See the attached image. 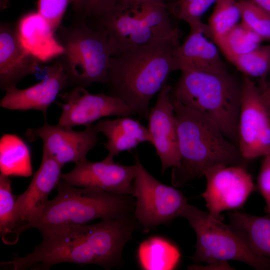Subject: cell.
I'll list each match as a JSON object with an SVG mask.
<instances>
[{"label":"cell","mask_w":270,"mask_h":270,"mask_svg":"<svg viewBox=\"0 0 270 270\" xmlns=\"http://www.w3.org/2000/svg\"><path fill=\"white\" fill-rule=\"evenodd\" d=\"M132 233L123 218L58 230L42 234V242L32 252L2 264L14 270H48L61 262L94 264L110 269L120 262L122 249Z\"/></svg>","instance_id":"6da1fadb"},{"label":"cell","mask_w":270,"mask_h":270,"mask_svg":"<svg viewBox=\"0 0 270 270\" xmlns=\"http://www.w3.org/2000/svg\"><path fill=\"white\" fill-rule=\"evenodd\" d=\"M180 34L112 56L108 70L110 95L126 102L148 120L150 102L175 71L174 52Z\"/></svg>","instance_id":"7a4b0ae2"},{"label":"cell","mask_w":270,"mask_h":270,"mask_svg":"<svg viewBox=\"0 0 270 270\" xmlns=\"http://www.w3.org/2000/svg\"><path fill=\"white\" fill-rule=\"evenodd\" d=\"M176 119L179 164L172 168V183L180 187L204 176L218 165H244L238 146L212 122L172 98ZM245 166V165H244Z\"/></svg>","instance_id":"3957f363"},{"label":"cell","mask_w":270,"mask_h":270,"mask_svg":"<svg viewBox=\"0 0 270 270\" xmlns=\"http://www.w3.org/2000/svg\"><path fill=\"white\" fill-rule=\"evenodd\" d=\"M58 194L48 202L34 220L18 228V237L34 228L42 234L68 227L87 224L97 218H119L134 212L135 200L130 195L118 194L92 188L71 186L62 178L56 188Z\"/></svg>","instance_id":"277c9868"},{"label":"cell","mask_w":270,"mask_h":270,"mask_svg":"<svg viewBox=\"0 0 270 270\" xmlns=\"http://www.w3.org/2000/svg\"><path fill=\"white\" fill-rule=\"evenodd\" d=\"M171 96L214 124L237 146L241 82L234 76L226 70H182Z\"/></svg>","instance_id":"5b68a950"},{"label":"cell","mask_w":270,"mask_h":270,"mask_svg":"<svg viewBox=\"0 0 270 270\" xmlns=\"http://www.w3.org/2000/svg\"><path fill=\"white\" fill-rule=\"evenodd\" d=\"M64 52L58 58L68 84L86 88L94 83L108 84L112 52L106 34L84 22L57 30Z\"/></svg>","instance_id":"8992f818"},{"label":"cell","mask_w":270,"mask_h":270,"mask_svg":"<svg viewBox=\"0 0 270 270\" xmlns=\"http://www.w3.org/2000/svg\"><path fill=\"white\" fill-rule=\"evenodd\" d=\"M180 216L184 218L196 236V251L191 259L196 262H228L238 260L258 270H270V260L256 252L246 238L230 224L189 204Z\"/></svg>","instance_id":"52a82bcc"},{"label":"cell","mask_w":270,"mask_h":270,"mask_svg":"<svg viewBox=\"0 0 270 270\" xmlns=\"http://www.w3.org/2000/svg\"><path fill=\"white\" fill-rule=\"evenodd\" d=\"M164 2L144 4L124 8L117 4L110 12L99 18L106 32L112 56L128 50L180 33L171 24Z\"/></svg>","instance_id":"ba28073f"},{"label":"cell","mask_w":270,"mask_h":270,"mask_svg":"<svg viewBox=\"0 0 270 270\" xmlns=\"http://www.w3.org/2000/svg\"><path fill=\"white\" fill-rule=\"evenodd\" d=\"M134 164L132 196L135 198L134 214L138 223L146 230L180 216L188 204L183 194L151 175L142 164L137 154L134 156Z\"/></svg>","instance_id":"9c48e42d"},{"label":"cell","mask_w":270,"mask_h":270,"mask_svg":"<svg viewBox=\"0 0 270 270\" xmlns=\"http://www.w3.org/2000/svg\"><path fill=\"white\" fill-rule=\"evenodd\" d=\"M238 148L246 161L270 156V110L262 92L243 75L238 124Z\"/></svg>","instance_id":"30bf717a"},{"label":"cell","mask_w":270,"mask_h":270,"mask_svg":"<svg viewBox=\"0 0 270 270\" xmlns=\"http://www.w3.org/2000/svg\"><path fill=\"white\" fill-rule=\"evenodd\" d=\"M204 198L208 212L223 220L221 212L240 208L254 191L252 176L244 165H218L208 170Z\"/></svg>","instance_id":"8fae6325"},{"label":"cell","mask_w":270,"mask_h":270,"mask_svg":"<svg viewBox=\"0 0 270 270\" xmlns=\"http://www.w3.org/2000/svg\"><path fill=\"white\" fill-rule=\"evenodd\" d=\"M62 102L58 124L72 128L88 126L108 116H130L136 114L134 110L120 98L103 93H90L86 88L74 87L62 94Z\"/></svg>","instance_id":"7c38bea8"},{"label":"cell","mask_w":270,"mask_h":270,"mask_svg":"<svg viewBox=\"0 0 270 270\" xmlns=\"http://www.w3.org/2000/svg\"><path fill=\"white\" fill-rule=\"evenodd\" d=\"M72 128L50 124L46 120L39 128L28 129L26 136L30 142L40 139L42 150L64 166L68 162H77L86 158L88 152L98 140L99 132L95 125L86 126L80 131Z\"/></svg>","instance_id":"4fadbf2b"},{"label":"cell","mask_w":270,"mask_h":270,"mask_svg":"<svg viewBox=\"0 0 270 270\" xmlns=\"http://www.w3.org/2000/svg\"><path fill=\"white\" fill-rule=\"evenodd\" d=\"M136 166H126L104 158L93 162L86 158L76 162L72 170L62 174V179L72 186L98 188L118 194H133Z\"/></svg>","instance_id":"5bb4252c"},{"label":"cell","mask_w":270,"mask_h":270,"mask_svg":"<svg viewBox=\"0 0 270 270\" xmlns=\"http://www.w3.org/2000/svg\"><path fill=\"white\" fill-rule=\"evenodd\" d=\"M172 88L166 84L164 86L158 94L155 105L150 109L148 118L152 144L160 159L162 173L180 163L176 122L171 98Z\"/></svg>","instance_id":"9a60e30c"},{"label":"cell","mask_w":270,"mask_h":270,"mask_svg":"<svg viewBox=\"0 0 270 270\" xmlns=\"http://www.w3.org/2000/svg\"><path fill=\"white\" fill-rule=\"evenodd\" d=\"M68 84L66 74L58 60L46 66L44 76L38 82L24 89L14 87L6 90L0 106L10 110L40 111L46 120L48 108Z\"/></svg>","instance_id":"2e32d148"},{"label":"cell","mask_w":270,"mask_h":270,"mask_svg":"<svg viewBox=\"0 0 270 270\" xmlns=\"http://www.w3.org/2000/svg\"><path fill=\"white\" fill-rule=\"evenodd\" d=\"M62 167L42 150L38 169L26 190L16 197L20 226L34 220L40 215L48 201V195L62 178Z\"/></svg>","instance_id":"e0dca14e"},{"label":"cell","mask_w":270,"mask_h":270,"mask_svg":"<svg viewBox=\"0 0 270 270\" xmlns=\"http://www.w3.org/2000/svg\"><path fill=\"white\" fill-rule=\"evenodd\" d=\"M40 62L20 43L16 27L10 22L0 25V88L16 87L25 77L37 72Z\"/></svg>","instance_id":"ac0fdd59"},{"label":"cell","mask_w":270,"mask_h":270,"mask_svg":"<svg viewBox=\"0 0 270 270\" xmlns=\"http://www.w3.org/2000/svg\"><path fill=\"white\" fill-rule=\"evenodd\" d=\"M24 48L40 62L60 57L64 49L48 22L38 12L22 16L16 26Z\"/></svg>","instance_id":"d6986e66"},{"label":"cell","mask_w":270,"mask_h":270,"mask_svg":"<svg viewBox=\"0 0 270 270\" xmlns=\"http://www.w3.org/2000/svg\"><path fill=\"white\" fill-rule=\"evenodd\" d=\"M201 30H190L184 42L176 48V70L220 72L226 70L218 47Z\"/></svg>","instance_id":"ffe728a7"},{"label":"cell","mask_w":270,"mask_h":270,"mask_svg":"<svg viewBox=\"0 0 270 270\" xmlns=\"http://www.w3.org/2000/svg\"><path fill=\"white\" fill-rule=\"evenodd\" d=\"M95 126L98 132L106 138L104 145L108 151L104 159L108 161H114V158L120 153L132 150L140 144L148 142L152 144L148 128L130 116L101 120Z\"/></svg>","instance_id":"44dd1931"},{"label":"cell","mask_w":270,"mask_h":270,"mask_svg":"<svg viewBox=\"0 0 270 270\" xmlns=\"http://www.w3.org/2000/svg\"><path fill=\"white\" fill-rule=\"evenodd\" d=\"M228 216L230 224L242 235L252 249L270 260V214L256 216L234 211Z\"/></svg>","instance_id":"7402d4cb"},{"label":"cell","mask_w":270,"mask_h":270,"mask_svg":"<svg viewBox=\"0 0 270 270\" xmlns=\"http://www.w3.org/2000/svg\"><path fill=\"white\" fill-rule=\"evenodd\" d=\"M0 174L28 177L32 174L31 154L28 144L19 136L3 134L0 140Z\"/></svg>","instance_id":"603a6c76"},{"label":"cell","mask_w":270,"mask_h":270,"mask_svg":"<svg viewBox=\"0 0 270 270\" xmlns=\"http://www.w3.org/2000/svg\"><path fill=\"white\" fill-rule=\"evenodd\" d=\"M180 257L178 250L165 240L154 238L140 247V264L146 270H170L178 264Z\"/></svg>","instance_id":"cb8c5ba5"},{"label":"cell","mask_w":270,"mask_h":270,"mask_svg":"<svg viewBox=\"0 0 270 270\" xmlns=\"http://www.w3.org/2000/svg\"><path fill=\"white\" fill-rule=\"evenodd\" d=\"M262 41L258 36L240 22L215 42V44L230 62L235 58L256 48Z\"/></svg>","instance_id":"d4e9b609"},{"label":"cell","mask_w":270,"mask_h":270,"mask_svg":"<svg viewBox=\"0 0 270 270\" xmlns=\"http://www.w3.org/2000/svg\"><path fill=\"white\" fill-rule=\"evenodd\" d=\"M218 0H176L167 6L170 14L188 24L190 30L204 31L212 39L208 24L202 16Z\"/></svg>","instance_id":"484cf974"},{"label":"cell","mask_w":270,"mask_h":270,"mask_svg":"<svg viewBox=\"0 0 270 270\" xmlns=\"http://www.w3.org/2000/svg\"><path fill=\"white\" fill-rule=\"evenodd\" d=\"M20 225L9 176L0 174V233L5 243L8 236L14 234L16 236V231Z\"/></svg>","instance_id":"4316f807"},{"label":"cell","mask_w":270,"mask_h":270,"mask_svg":"<svg viewBox=\"0 0 270 270\" xmlns=\"http://www.w3.org/2000/svg\"><path fill=\"white\" fill-rule=\"evenodd\" d=\"M240 19L236 0H218L210 16L208 26L215 42L235 26Z\"/></svg>","instance_id":"83f0119b"},{"label":"cell","mask_w":270,"mask_h":270,"mask_svg":"<svg viewBox=\"0 0 270 270\" xmlns=\"http://www.w3.org/2000/svg\"><path fill=\"white\" fill-rule=\"evenodd\" d=\"M230 62L243 75L262 78L270 70V44H261L254 50L234 58Z\"/></svg>","instance_id":"f1b7e54d"},{"label":"cell","mask_w":270,"mask_h":270,"mask_svg":"<svg viewBox=\"0 0 270 270\" xmlns=\"http://www.w3.org/2000/svg\"><path fill=\"white\" fill-rule=\"evenodd\" d=\"M241 22L262 40H270V14L252 0H238Z\"/></svg>","instance_id":"f546056e"},{"label":"cell","mask_w":270,"mask_h":270,"mask_svg":"<svg viewBox=\"0 0 270 270\" xmlns=\"http://www.w3.org/2000/svg\"><path fill=\"white\" fill-rule=\"evenodd\" d=\"M70 2L73 0H38L37 12L56 32Z\"/></svg>","instance_id":"4dcf8cb0"},{"label":"cell","mask_w":270,"mask_h":270,"mask_svg":"<svg viewBox=\"0 0 270 270\" xmlns=\"http://www.w3.org/2000/svg\"><path fill=\"white\" fill-rule=\"evenodd\" d=\"M258 188L265 202V211L270 214V156L263 158L258 178Z\"/></svg>","instance_id":"1f68e13d"},{"label":"cell","mask_w":270,"mask_h":270,"mask_svg":"<svg viewBox=\"0 0 270 270\" xmlns=\"http://www.w3.org/2000/svg\"><path fill=\"white\" fill-rule=\"evenodd\" d=\"M118 0H82V10L86 15L100 18L111 12L116 6Z\"/></svg>","instance_id":"d6a6232c"},{"label":"cell","mask_w":270,"mask_h":270,"mask_svg":"<svg viewBox=\"0 0 270 270\" xmlns=\"http://www.w3.org/2000/svg\"><path fill=\"white\" fill-rule=\"evenodd\" d=\"M154 0H118V4L124 8L136 7Z\"/></svg>","instance_id":"836d02e7"},{"label":"cell","mask_w":270,"mask_h":270,"mask_svg":"<svg viewBox=\"0 0 270 270\" xmlns=\"http://www.w3.org/2000/svg\"><path fill=\"white\" fill-rule=\"evenodd\" d=\"M260 8L270 14V0H252Z\"/></svg>","instance_id":"e575fe53"},{"label":"cell","mask_w":270,"mask_h":270,"mask_svg":"<svg viewBox=\"0 0 270 270\" xmlns=\"http://www.w3.org/2000/svg\"><path fill=\"white\" fill-rule=\"evenodd\" d=\"M264 99L268 106L270 108V83L266 89L262 92Z\"/></svg>","instance_id":"d590c367"},{"label":"cell","mask_w":270,"mask_h":270,"mask_svg":"<svg viewBox=\"0 0 270 270\" xmlns=\"http://www.w3.org/2000/svg\"><path fill=\"white\" fill-rule=\"evenodd\" d=\"M82 0H73V4L74 8L78 11L82 10Z\"/></svg>","instance_id":"8d00e7d4"},{"label":"cell","mask_w":270,"mask_h":270,"mask_svg":"<svg viewBox=\"0 0 270 270\" xmlns=\"http://www.w3.org/2000/svg\"></svg>","instance_id":"74e56055"}]
</instances>
